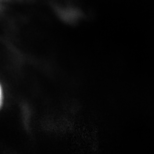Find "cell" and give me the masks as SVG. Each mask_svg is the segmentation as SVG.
I'll use <instances>...</instances> for the list:
<instances>
[{
    "instance_id": "cell-1",
    "label": "cell",
    "mask_w": 154,
    "mask_h": 154,
    "mask_svg": "<svg viewBox=\"0 0 154 154\" xmlns=\"http://www.w3.org/2000/svg\"><path fill=\"white\" fill-rule=\"evenodd\" d=\"M2 98H3V93H2V88H1V86H0V106H1V104H2Z\"/></svg>"
}]
</instances>
